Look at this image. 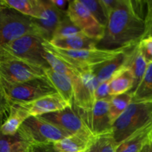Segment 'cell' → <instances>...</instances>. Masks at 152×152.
Listing matches in <instances>:
<instances>
[{
    "mask_svg": "<svg viewBox=\"0 0 152 152\" xmlns=\"http://www.w3.org/2000/svg\"><path fill=\"white\" fill-rule=\"evenodd\" d=\"M145 31V21L134 11L131 0H119L109 15L104 37L97 48L114 50L134 45L144 37Z\"/></svg>",
    "mask_w": 152,
    "mask_h": 152,
    "instance_id": "1",
    "label": "cell"
},
{
    "mask_svg": "<svg viewBox=\"0 0 152 152\" xmlns=\"http://www.w3.org/2000/svg\"><path fill=\"white\" fill-rule=\"evenodd\" d=\"M152 123V100L133 99L125 112L112 125V133L119 144Z\"/></svg>",
    "mask_w": 152,
    "mask_h": 152,
    "instance_id": "2",
    "label": "cell"
},
{
    "mask_svg": "<svg viewBox=\"0 0 152 152\" xmlns=\"http://www.w3.org/2000/svg\"><path fill=\"white\" fill-rule=\"evenodd\" d=\"M25 35H37L45 39L34 19L0 4V47Z\"/></svg>",
    "mask_w": 152,
    "mask_h": 152,
    "instance_id": "3",
    "label": "cell"
},
{
    "mask_svg": "<svg viewBox=\"0 0 152 152\" xmlns=\"http://www.w3.org/2000/svg\"><path fill=\"white\" fill-rule=\"evenodd\" d=\"M43 45L53 52L55 55L59 56L70 66L73 67L81 73L90 71L93 67L115 57L121 52L131 47L129 46L114 50L101 49L98 48L78 50H63L54 47L47 40L43 42Z\"/></svg>",
    "mask_w": 152,
    "mask_h": 152,
    "instance_id": "4",
    "label": "cell"
},
{
    "mask_svg": "<svg viewBox=\"0 0 152 152\" xmlns=\"http://www.w3.org/2000/svg\"><path fill=\"white\" fill-rule=\"evenodd\" d=\"M45 40L40 36L25 35L1 46L0 52L41 68H49L44 57Z\"/></svg>",
    "mask_w": 152,
    "mask_h": 152,
    "instance_id": "5",
    "label": "cell"
},
{
    "mask_svg": "<svg viewBox=\"0 0 152 152\" xmlns=\"http://www.w3.org/2000/svg\"><path fill=\"white\" fill-rule=\"evenodd\" d=\"M17 133L22 140L31 144H55L72 135L40 117H28Z\"/></svg>",
    "mask_w": 152,
    "mask_h": 152,
    "instance_id": "6",
    "label": "cell"
},
{
    "mask_svg": "<svg viewBox=\"0 0 152 152\" xmlns=\"http://www.w3.org/2000/svg\"><path fill=\"white\" fill-rule=\"evenodd\" d=\"M3 89L10 105L31 102L56 91L46 78L36 79L22 83H9L1 80Z\"/></svg>",
    "mask_w": 152,
    "mask_h": 152,
    "instance_id": "7",
    "label": "cell"
},
{
    "mask_svg": "<svg viewBox=\"0 0 152 152\" xmlns=\"http://www.w3.org/2000/svg\"><path fill=\"white\" fill-rule=\"evenodd\" d=\"M0 75L9 83H22L45 78L44 68L0 52Z\"/></svg>",
    "mask_w": 152,
    "mask_h": 152,
    "instance_id": "8",
    "label": "cell"
},
{
    "mask_svg": "<svg viewBox=\"0 0 152 152\" xmlns=\"http://www.w3.org/2000/svg\"><path fill=\"white\" fill-rule=\"evenodd\" d=\"M66 13L70 20L86 37L98 42L104 38L105 27L95 19L80 0L70 1Z\"/></svg>",
    "mask_w": 152,
    "mask_h": 152,
    "instance_id": "9",
    "label": "cell"
},
{
    "mask_svg": "<svg viewBox=\"0 0 152 152\" xmlns=\"http://www.w3.org/2000/svg\"><path fill=\"white\" fill-rule=\"evenodd\" d=\"M110 99H101L95 102L89 111H81L74 106L85 126L93 137L112 133V125L109 118Z\"/></svg>",
    "mask_w": 152,
    "mask_h": 152,
    "instance_id": "10",
    "label": "cell"
},
{
    "mask_svg": "<svg viewBox=\"0 0 152 152\" xmlns=\"http://www.w3.org/2000/svg\"><path fill=\"white\" fill-rule=\"evenodd\" d=\"M38 117H40L43 120L52 123L71 134L79 132L90 133L73 105L67 107L65 109L61 111Z\"/></svg>",
    "mask_w": 152,
    "mask_h": 152,
    "instance_id": "11",
    "label": "cell"
},
{
    "mask_svg": "<svg viewBox=\"0 0 152 152\" xmlns=\"http://www.w3.org/2000/svg\"><path fill=\"white\" fill-rule=\"evenodd\" d=\"M16 104L23 108L29 117H38L72 106L58 93L43 96L31 102Z\"/></svg>",
    "mask_w": 152,
    "mask_h": 152,
    "instance_id": "12",
    "label": "cell"
},
{
    "mask_svg": "<svg viewBox=\"0 0 152 152\" xmlns=\"http://www.w3.org/2000/svg\"><path fill=\"white\" fill-rule=\"evenodd\" d=\"M67 13L57 9L49 0H41V10L39 19H34L35 23L42 30L45 39L50 41L53 33Z\"/></svg>",
    "mask_w": 152,
    "mask_h": 152,
    "instance_id": "13",
    "label": "cell"
},
{
    "mask_svg": "<svg viewBox=\"0 0 152 152\" xmlns=\"http://www.w3.org/2000/svg\"><path fill=\"white\" fill-rule=\"evenodd\" d=\"M134 45L123 50L115 57L93 67L91 71L98 80V83L107 81L112 78L113 74L124 67H126L130 51Z\"/></svg>",
    "mask_w": 152,
    "mask_h": 152,
    "instance_id": "14",
    "label": "cell"
},
{
    "mask_svg": "<svg viewBox=\"0 0 152 152\" xmlns=\"http://www.w3.org/2000/svg\"><path fill=\"white\" fill-rule=\"evenodd\" d=\"M45 78L51 83L57 93L72 106L74 102V91L69 79L55 72L51 68H44Z\"/></svg>",
    "mask_w": 152,
    "mask_h": 152,
    "instance_id": "15",
    "label": "cell"
},
{
    "mask_svg": "<svg viewBox=\"0 0 152 152\" xmlns=\"http://www.w3.org/2000/svg\"><path fill=\"white\" fill-rule=\"evenodd\" d=\"M93 136L89 132H79L54 144L58 152H86Z\"/></svg>",
    "mask_w": 152,
    "mask_h": 152,
    "instance_id": "16",
    "label": "cell"
},
{
    "mask_svg": "<svg viewBox=\"0 0 152 152\" xmlns=\"http://www.w3.org/2000/svg\"><path fill=\"white\" fill-rule=\"evenodd\" d=\"M152 139V123L117 144L116 152H140Z\"/></svg>",
    "mask_w": 152,
    "mask_h": 152,
    "instance_id": "17",
    "label": "cell"
},
{
    "mask_svg": "<svg viewBox=\"0 0 152 152\" xmlns=\"http://www.w3.org/2000/svg\"><path fill=\"white\" fill-rule=\"evenodd\" d=\"M134 86V78L129 68L124 67L115 73L112 77L109 88L110 96L123 94L132 91Z\"/></svg>",
    "mask_w": 152,
    "mask_h": 152,
    "instance_id": "18",
    "label": "cell"
},
{
    "mask_svg": "<svg viewBox=\"0 0 152 152\" xmlns=\"http://www.w3.org/2000/svg\"><path fill=\"white\" fill-rule=\"evenodd\" d=\"M52 45L63 50H86L97 48L98 42L89 38L83 34L62 39H55L49 41Z\"/></svg>",
    "mask_w": 152,
    "mask_h": 152,
    "instance_id": "19",
    "label": "cell"
},
{
    "mask_svg": "<svg viewBox=\"0 0 152 152\" xmlns=\"http://www.w3.org/2000/svg\"><path fill=\"white\" fill-rule=\"evenodd\" d=\"M29 115L17 104L11 105L8 116L0 126V131L4 135H15L19 127Z\"/></svg>",
    "mask_w": 152,
    "mask_h": 152,
    "instance_id": "20",
    "label": "cell"
},
{
    "mask_svg": "<svg viewBox=\"0 0 152 152\" xmlns=\"http://www.w3.org/2000/svg\"><path fill=\"white\" fill-rule=\"evenodd\" d=\"M137 45L138 44L134 45L131 48L128 62L126 64V67L131 70L134 78V88L131 91L132 93L135 91L137 86L139 85L140 82L142 81L145 74L148 65L139 50Z\"/></svg>",
    "mask_w": 152,
    "mask_h": 152,
    "instance_id": "21",
    "label": "cell"
},
{
    "mask_svg": "<svg viewBox=\"0 0 152 152\" xmlns=\"http://www.w3.org/2000/svg\"><path fill=\"white\" fill-rule=\"evenodd\" d=\"M7 7L16 10L19 13L39 19L41 10V0H2Z\"/></svg>",
    "mask_w": 152,
    "mask_h": 152,
    "instance_id": "22",
    "label": "cell"
},
{
    "mask_svg": "<svg viewBox=\"0 0 152 152\" xmlns=\"http://www.w3.org/2000/svg\"><path fill=\"white\" fill-rule=\"evenodd\" d=\"M132 100L133 94L131 91L112 96L109 101L108 109L109 118L111 125H113L114 122L125 112Z\"/></svg>",
    "mask_w": 152,
    "mask_h": 152,
    "instance_id": "23",
    "label": "cell"
},
{
    "mask_svg": "<svg viewBox=\"0 0 152 152\" xmlns=\"http://www.w3.org/2000/svg\"><path fill=\"white\" fill-rule=\"evenodd\" d=\"M116 143L113 133L93 137L86 152H116Z\"/></svg>",
    "mask_w": 152,
    "mask_h": 152,
    "instance_id": "24",
    "label": "cell"
},
{
    "mask_svg": "<svg viewBox=\"0 0 152 152\" xmlns=\"http://www.w3.org/2000/svg\"><path fill=\"white\" fill-rule=\"evenodd\" d=\"M132 94L134 100H152V64L148 65L142 80Z\"/></svg>",
    "mask_w": 152,
    "mask_h": 152,
    "instance_id": "25",
    "label": "cell"
},
{
    "mask_svg": "<svg viewBox=\"0 0 152 152\" xmlns=\"http://www.w3.org/2000/svg\"><path fill=\"white\" fill-rule=\"evenodd\" d=\"M81 34H83L81 31L70 20L68 15L66 14L58 24L51 39L66 38Z\"/></svg>",
    "mask_w": 152,
    "mask_h": 152,
    "instance_id": "26",
    "label": "cell"
},
{
    "mask_svg": "<svg viewBox=\"0 0 152 152\" xmlns=\"http://www.w3.org/2000/svg\"><path fill=\"white\" fill-rule=\"evenodd\" d=\"M80 1L90 12L91 14L95 18V19L106 28L108 17L104 13L99 0H80Z\"/></svg>",
    "mask_w": 152,
    "mask_h": 152,
    "instance_id": "27",
    "label": "cell"
},
{
    "mask_svg": "<svg viewBox=\"0 0 152 152\" xmlns=\"http://www.w3.org/2000/svg\"><path fill=\"white\" fill-rule=\"evenodd\" d=\"M24 141L19 134L4 135L0 131V152H11L13 148Z\"/></svg>",
    "mask_w": 152,
    "mask_h": 152,
    "instance_id": "28",
    "label": "cell"
},
{
    "mask_svg": "<svg viewBox=\"0 0 152 152\" xmlns=\"http://www.w3.org/2000/svg\"><path fill=\"white\" fill-rule=\"evenodd\" d=\"M137 46L148 65L152 64V37L142 38L139 42Z\"/></svg>",
    "mask_w": 152,
    "mask_h": 152,
    "instance_id": "29",
    "label": "cell"
},
{
    "mask_svg": "<svg viewBox=\"0 0 152 152\" xmlns=\"http://www.w3.org/2000/svg\"><path fill=\"white\" fill-rule=\"evenodd\" d=\"M10 104L7 100L3 89L1 77L0 75V121L4 122L10 112Z\"/></svg>",
    "mask_w": 152,
    "mask_h": 152,
    "instance_id": "30",
    "label": "cell"
},
{
    "mask_svg": "<svg viewBox=\"0 0 152 152\" xmlns=\"http://www.w3.org/2000/svg\"><path fill=\"white\" fill-rule=\"evenodd\" d=\"M110 80H107V81L102 82L99 83L97 86L96 89L95 91V102L101 99H110L111 96L109 95V88H110Z\"/></svg>",
    "mask_w": 152,
    "mask_h": 152,
    "instance_id": "31",
    "label": "cell"
},
{
    "mask_svg": "<svg viewBox=\"0 0 152 152\" xmlns=\"http://www.w3.org/2000/svg\"><path fill=\"white\" fill-rule=\"evenodd\" d=\"M145 31L144 37H152V0L147 1V13L145 19Z\"/></svg>",
    "mask_w": 152,
    "mask_h": 152,
    "instance_id": "32",
    "label": "cell"
},
{
    "mask_svg": "<svg viewBox=\"0 0 152 152\" xmlns=\"http://www.w3.org/2000/svg\"><path fill=\"white\" fill-rule=\"evenodd\" d=\"M28 152H58L54 144H31L28 145Z\"/></svg>",
    "mask_w": 152,
    "mask_h": 152,
    "instance_id": "33",
    "label": "cell"
},
{
    "mask_svg": "<svg viewBox=\"0 0 152 152\" xmlns=\"http://www.w3.org/2000/svg\"><path fill=\"white\" fill-rule=\"evenodd\" d=\"M99 1L104 13H106L107 17H109V15L115 8L119 0H99Z\"/></svg>",
    "mask_w": 152,
    "mask_h": 152,
    "instance_id": "34",
    "label": "cell"
},
{
    "mask_svg": "<svg viewBox=\"0 0 152 152\" xmlns=\"http://www.w3.org/2000/svg\"><path fill=\"white\" fill-rule=\"evenodd\" d=\"M51 3L59 10L66 13L70 1L68 0H49Z\"/></svg>",
    "mask_w": 152,
    "mask_h": 152,
    "instance_id": "35",
    "label": "cell"
},
{
    "mask_svg": "<svg viewBox=\"0 0 152 152\" xmlns=\"http://www.w3.org/2000/svg\"><path fill=\"white\" fill-rule=\"evenodd\" d=\"M28 145L29 144L25 141H22L18 144L11 152H28Z\"/></svg>",
    "mask_w": 152,
    "mask_h": 152,
    "instance_id": "36",
    "label": "cell"
},
{
    "mask_svg": "<svg viewBox=\"0 0 152 152\" xmlns=\"http://www.w3.org/2000/svg\"><path fill=\"white\" fill-rule=\"evenodd\" d=\"M140 152H152V139L143 146Z\"/></svg>",
    "mask_w": 152,
    "mask_h": 152,
    "instance_id": "37",
    "label": "cell"
},
{
    "mask_svg": "<svg viewBox=\"0 0 152 152\" xmlns=\"http://www.w3.org/2000/svg\"><path fill=\"white\" fill-rule=\"evenodd\" d=\"M1 124H2V122H1V121H0V126H1Z\"/></svg>",
    "mask_w": 152,
    "mask_h": 152,
    "instance_id": "38",
    "label": "cell"
}]
</instances>
